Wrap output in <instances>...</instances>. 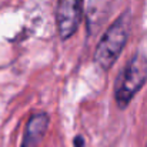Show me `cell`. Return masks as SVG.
<instances>
[{
  "mask_svg": "<svg viewBox=\"0 0 147 147\" xmlns=\"http://www.w3.org/2000/svg\"><path fill=\"white\" fill-rule=\"evenodd\" d=\"M131 16L130 11L121 13L116 22H113L98 40L93 60L101 70H110L121 51L124 49L129 37Z\"/></svg>",
  "mask_w": 147,
  "mask_h": 147,
  "instance_id": "obj_1",
  "label": "cell"
},
{
  "mask_svg": "<svg viewBox=\"0 0 147 147\" xmlns=\"http://www.w3.org/2000/svg\"><path fill=\"white\" fill-rule=\"evenodd\" d=\"M147 82V57L136 53L124 66L114 86V98L120 110L126 109Z\"/></svg>",
  "mask_w": 147,
  "mask_h": 147,
  "instance_id": "obj_2",
  "label": "cell"
},
{
  "mask_svg": "<svg viewBox=\"0 0 147 147\" xmlns=\"http://www.w3.org/2000/svg\"><path fill=\"white\" fill-rule=\"evenodd\" d=\"M83 13V0H59L56 26L61 40L70 39L79 29Z\"/></svg>",
  "mask_w": 147,
  "mask_h": 147,
  "instance_id": "obj_3",
  "label": "cell"
},
{
  "mask_svg": "<svg viewBox=\"0 0 147 147\" xmlns=\"http://www.w3.org/2000/svg\"><path fill=\"white\" fill-rule=\"evenodd\" d=\"M50 117L46 111H39L34 113L24 129V136H23V142L20 147H37L42 140L45 139L47 129H49Z\"/></svg>",
  "mask_w": 147,
  "mask_h": 147,
  "instance_id": "obj_4",
  "label": "cell"
},
{
  "mask_svg": "<svg viewBox=\"0 0 147 147\" xmlns=\"http://www.w3.org/2000/svg\"><path fill=\"white\" fill-rule=\"evenodd\" d=\"M74 147H84V140L82 136H77L74 139Z\"/></svg>",
  "mask_w": 147,
  "mask_h": 147,
  "instance_id": "obj_5",
  "label": "cell"
},
{
  "mask_svg": "<svg viewBox=\"0 0 147 147\" xmlns=\"http://www.w3.org/2000/svg\"><path fill=\"white\" fill-rule=\"evenodd\" d=\"M146 147H147V144H146Z\"/></svg>",
  "mask_w": 147,
  "mask_h": 147,
  "instance_id": "obj_6",
  "label": "cell"
}]
</instances>
